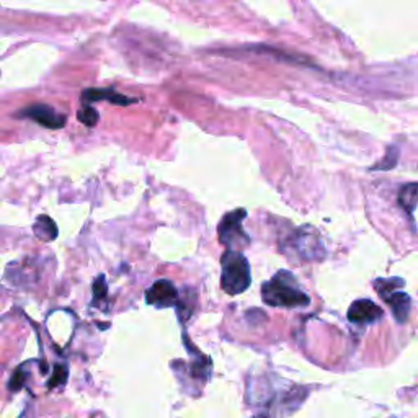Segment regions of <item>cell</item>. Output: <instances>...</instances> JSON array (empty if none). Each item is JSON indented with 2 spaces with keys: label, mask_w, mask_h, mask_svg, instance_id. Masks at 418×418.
Returning a JSON list of instances; mask_svg holds the SVG:
<instances>
[{
  "label": "cell",
  "mask_w": 418,
  "mask_h": 418,
  "mask_svg": "<svg viewBox=\"0 0 418 418\" xmlns=\"http://www.w3.org/2000/svg\"><path fill=\"white\" fill-rule=\"evenodd\" d=\"M262 297L271 307H306L311 304V297L299 288L296 278L290 271H278L262 286Z\"/></svg>",
  "instance_id": "obj_1"
},
{
  "label": "cell",
  "mask_w": 418,
  "mask_h": 418,
  "mask_svg": "<svg viewBox=\"0 0 418 418\" xmlns=\"http://www.w3.org/2000/svg\"><path fill=\"white\" fill-rule=\"evenodd\" d=\"M221 268H223L221 288L229 296H237L250 288V265L242 252L226 250L221 257Z\"/></svg>",
  "instance_id": "obj_2"
},
{
  "label": "cell",
  "mask_w": 418,
  "mask_h": 418,
  "mask_svg": "<svg viewBox=\"0 0 418 418\" xmlns=\"http://www.w3.org/2000/svg\"><path fill=\"white\" fill-rule=\"evenodd\" d=\"M281 250L297 260H322L325 257L321 237L312 227H299L294 230L286 237V244H281Z\"/></svg>",
  "instance_id": "obj_3"
},
{
  "label": "cell",
  "mask_w": 418,
  "mask_h": 418,
  "mask_svg": "<svg viewBox=\"0 0 418 418\" xmlns=\"http://www.w3.org/2000/svg\"><path fill=\"white\" fill-rule=\"evenodd\" d=\"M247 218V211L244 208H239L235 211H230L223 216L221 223L218 226V237L219 242L227 250H237L244 249L250 244V237L242 227V221Z\"/></svg>",
  "instance_id": "obj_4"
},
{
  "label": "cell",
  "mask_w": 418,
  "mask_h": 418,
  "mask_svg": "<svg viewBox=\"0 0 418 418\" xmlns=\"http://www.w3.org/2000/svg\"><path fill=\"white\" fill-rule=\"evenodd\" d=\"M17 116L28 118V120L48 129H61L67 121V115H63L56 108L44 105V103H33V105L25 106L22 111L17 113Z\"/></svg>",
  "instance_id": "obj_5"
},
{
  "label": "cell",
  "mask_w": 418,
  "mask_h": 418,
  "mask_svg": "<svg viewBox=\"0 0 418 418\" xmlns=\"http://www.w3.org/2000/svg\"><path fill=\"white\" fill-rule=\"evenodd\" d=\"M146 302L149 306L165 309L178 306V291L172 281L159 280L146 293Z\"/></svg>",
  "instance_id": "obj_6"
},
{
  "label": "cell",
  "mask_w": 418,
  "mask_h": 418,
  "mask_svg": "<svg viewBox=\"0 0 418 418\" xmlns=\"http://www.w3.org/2000/svg\"><path fill=\"white\" fill-rule=\"evenodd\" d=\"M383 316V309L369 299H358L348 309V321L353 324H374Z\"/></svg>",
  "instance_id": "obj_7"
},
{
  "label": "cell",
  "mask_w": 418,
  "mask_h": 418,
  "mask_svg": "<svg viewBox=\"0 0 418 418\" xmlns=\"http://www.w3.org/2000/svg\"><path fill=\"white\" fill-rule=\"evenodd\" d=\"M102 100L110 102V103H113V105L128 106V105H131V103L137 102V98L126 97L113 89H87L82 92V102H84V105H90V103L102 102Z\"/></svg>",
  "instance_id": "obj_8"
},
{
  "label": "cell",
  "mask_w": 418,
  "mask_h": 418,
  "mask_svg": "<svg viewBox=\"0 0 418 418\" xmlns=\"http://www.w3.org/2000/svg\"><path fill=\"white\" fill-rule=\"evenodd\" d=\"M384 301L387 302V306L391 307V311H392V314H394L397 322L404 324L407 319H409V314L412 309V297L409 296V294L397 291V293H392L387 297H384Z\"/></svg>",
  "instance_id": "obj_9"
},
{
  "label": "cell",
  "mask_w": 418,
  "mask_h": 418,
  "mask_svg": "<svg viewBox=\"0 0 418 418\" xmlns=\"http://www.w3.org/2000/svg\"><path fill=\"white\" fill-rule=\"evenodd\" d=\"M33 232L35 235L43 242H51L58 239V226H56L54 221L46 214L36 218L33 224Z\"/></svg>",
  "instance_id": "obj_10"
},
{
  "label": "cell",
  "mask_w": 418,
  "mask_h": 418,
  "mask_svg": "<svg viewBox=\"0 0 418 418\" xmlns=\"http://www.w3.org/2000/svg\"><path fill=\"white\" fill-rule=\"evenodd\" d=\"M397 203L407 214L414 216L417 204H418V183H407L400 188L399 196H397Z\"/></svg>",
  "instance_id": "obj_11"
},
{
  "label": "cell",
  "mask_w": 418,
  "mask_h": 418,
  "mask_svg": "<svg viewBox=\"0 0 418 418\" xmlns=\"http://www.w3.org/2000/svg\"><path fill=\"white\" fill-rule=\"evenodd\" d=\"M405 281L402 278H379L374 281V290L381 297H387L392 293L399 291V288H404Z\"/></svg>",
  "instance_id": "obj_12"
},
{
  "label": "cell",
  "mask_w": 418,
  "mask_h": 418,
  "mask_svg": "<svg viewBox=\"0 0 418 418\" xmlns=\"http://www.w3.org/2000/svg\"><path fill=\"white\" fill-rule=\"evenodd\" d=\"M77 120L87 128H94L98 123V111L92 105H82V108L77 111Z\"/></svg>",
  "instance_id": "obj_13"
},
{
  "label": "cell",
  "mask_w": 418,
  "mask_h": 418,
  "mask_svg": "<svg viewBox=\"0 0 418 418\" xmlns=\"http://www.w3.org/2000/svg\"><path fill=\"white\" fill-rule=\"evenodd\" d=\"M397 159H399V151H397V147L392 146V147L387 149V154H386V157L383 159V161L376 164L371 170H392L395 167Z\"/></svg>",
  "instance_id": "obj_14"
},
{
  "label": "cell",
  "mask_w": 418,
  "mask_h": 418,
  "mask_svg": "<svg viewBox=\"0 0 418 418\" xmlns=\"http://www.w3.org/2000/svg\"><path fill=\"white\" fill-rule=\"evenodd\" d=\"M67 381V366L64 364H58L54 368V373H53V378L48 383L49 387H56L59 384H64Z\"/></svg>",
  "instance_id": "obj_15"
},
{
  "label": "cell",
  "mask_w": 418,
  "mask_h": 418,
  "mask_svg": "<svg viewBox=\"0 0 418 418\" xmlns=\"http://www.w3.org/2000/svg\"><path fill=\"white\" fill-rule=\"evenodd\" d=\"M28 378V373H25V371L22 368H18L17 371H15L12 379H10L8 383V389L10 391H20L25 384V379Z\"/></svg>",
  "instance_id": "obj_16"
},
{
  "label": "cell",
  "mask_w": 418,
  "mask_h": 418,
  "mask_svg": "<svg viewBox=\"0 0 418 418\" xmlns=\"http://www.w3.org/2000/svg\"><path fill=\"white\" fill-rule=\"evenodd\" d=\"M92 290H94V297H95V301H100V299H103V297H106V280H105V276H98L97 280L94 281V288H92Z\"/></svg>",
  "instance_id": "obj_17"
}]
</instances>
